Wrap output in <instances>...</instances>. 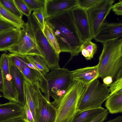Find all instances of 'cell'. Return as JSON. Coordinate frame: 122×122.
Returning a JSON list of instances; mask_svg holds the SVG:
<instances>
[{"mask_svg": "<svg viewBox=\"0 0 122 122\" xmlns=\"http://www.w3.org/2000/svg\"><path fill=\"white\" fill-rule=\"evenodd\" d=\"M45 20L53 31L61 52L71 54L68 62L78 55L83 42L74 24L71 10L56 15Z\"/></svg>", "mask_w": 122, "mask_h": 122, "instance_id": "1", "label": "cell"}, {"mask_svg": "<svg viewBox=\"0 0 122 122\" xmlns=\"http://www.w3.org/2000/svg\"><path fill=\"white\" fill-rule=\"evenodd\" d=\"M103 45L97 64L98 78L109 76L114 80L122 77V39L110 41Z\"/></svg>", "mask_w": 122, "mask_h": 122, "instance_id": "2", "label": "cell"}, {"mask_svg": "<svg viewBox=\"0 0 122 122\" xmlns=\"http://www.w3.org/2000/svg\"><path fill=\"white\" fill-rule=\"evenodd\" d=\"M84 86L73 80L64 93L51 103L56 111L55 122H70L77 111L78 103Z\"/></svg>", "mask_w": 122, "mask_h": 122, "instance_id": "3", "label": "cell"}, {"mask_svg": "<svg viewBox=\"0 0 122 122\" xmlns=\"http://www.w3.org/2000/svg\"><path fill=\"white\" fill-rule=\"evenodd\" d=\"M72 71L67 68L55 69L39 80V87L45 97L50 102V96L54 100L64 94L73 81Z\"/></svg>", "mask_w": 122, "mask_h": 122, "instance_id": "4", "label": "cell"}, {"mask_svg": "<svg viewBox=\"0 0 122 122\" xmlns=\"http://www.w3.org/2000/svg\"><path fill=\"white\" fill-rule=\"evenodd\" d=\"M110 94L109 88L97 79L85 86L79 99L77 111L101 107Z\"/></svg>", "mask_w": 122, "mask_h": 122, "instance_id": "5", "label": "cell"}, {"mask_svg": "<svg viewBox=\"0 0 122 122\" xmlns=\"http://www.w3.org/2000/svg\"><path fill=\"white\" fill-rule=\"evenodd\" d=\"M28 18L36 43L48 67L51 71L60 67L59 65V54L48 41L42 28L32 14L31 13Z\"/></svg>", "mask_w": 122, "mask_h": 122, "instance_id": "6", "label": "cell"}, {"mask_svg": "<svg viewBox=\"0 0 122 122\" xmlns=\"http://www.w3.org/2000/svg\"><path fill=\"white\" fill-rule=\"evenodd\" d=\"M10 52L22 55L43 56L36 41L31 26L28 20L21 29L20 41L18 43L8 50Z\"/></svg>", "mask_w": 122, "mask_h": 122, "instance_id": "7", "label": "cell"}, {"mask_svg": "<svg viewBox=\"0 0 122 122\" xmlns=\"http://www.w3.org/2000/svg\"><path fill=\"white\" fill-rule=\"evenodd\" d=\"M115 1V0H101L87 11L93 39L109 14Z\"/></svg>", "mask_w": 122, "mask_h": 122, "instance_id": "8", "label": "cell"}, {"mask_svg": "<svg viewBox=\"0 0 122 122\" xmlns=\"http://www.w3.org/2000/svg\"><path fill=\"white\" fill-rule=\"evenodd\" d=\"M34 98L37 122H55L56 110L51 102L41 93L39 81L36 83Z\"/></svg>", "mask_w": 122, "mask_h": 122, "instance_id": "9", "label": "cell"}, {"mask_svg": "<svg viewBox=\"0 0 122 122\" xmlns=\"http://www.w3.org/2000/svg\"><path fill=\"white\" fill-rule=\"evenodd\" d=\"M0 67L3 78V97L10 102H17L18 93L10 72L8 55L5 53L1 55L0 58Z\"/></svg>", "mask_w": 122, "mask_h": 122, "instance_id": "10", "label": "cell"}, {"mask_svg": "<svg viewBox=\"0 0 122 122\" xmlns=\"http://www.w3.org/2000/svg\"><path fill=\"white\" fill-rule=\"evenodd\" d=\"M74 22L83 42L93 39L87 11L77 6L71 10Z\"/></svg>", "mask_w": 122, "mask_h": 122, "instance_id": "11", "label": "cell"}, {"mask_svg": "<svg viewBox=\"0 0 122 122\" xmlns=\"http://www.w3.org/2000/svg\"><path fill=\"white\" fill-rule=\"evenodd\" d=\"M122 36V22L110 23L104 21L94 39L103 44L107 41L120 39Z\"/></svg>", "mask_w": 122, "mask_h": 122, "instance_id": "12", "label": "cell"}, {"mask_svg": "<svg viewBox=\"0 0 122 122\" xmlns=\"http://www.w3.org/2000/svg\"><path fill=\"white\" fill-rule=\"evenodd\" d=\"M77 6V0H45V20Z\"/></svg>", "mask_w": 122, "mask_h": 122, "instance_id": "13", "label": "cell"}, {"mask_svg": "<svg viewBox=\"0 0 122 122\" xmlns=\"http://www.w3.org/2000/svg\"><path fill=\"white\" fill-rule=\"evenodd\" d=\"M23 107L17 102H10L0 104V122L22 117Z\"/></svg>", "mask_w": 122, "mask_h": 122, "instance_id": "14", "label": "cell"}, {"mask_svg": "<svg viewBox=\"0 0 122 122\" xmlns=\"http://www.w3.org/2000/svg\"><path fill=\"white\" fill-rule=\"evenodd\" d=\"M72 71V79L79 82L85 86L98 78L97 65L79 68Z\"/></svg>", "mask_w": 122, "mask_h": 122, "instance_id": "15", "label": "cell"}, {"mask_svg": "<svg viewBox=\"0 0 122 122\" xmlns=\"http://www.w3.org/2000/svg\"><path fill=\"white\" fill-rule=\"evenodd\" d=\"M21 29L15 28L0 33V51H6L20 41Z\"/></svg>", "mask_w": 122, "mask_h": 122, "instance_id": "16", "label": "cell"}, {"mask_svg": "<svg viewBox=\"0 0 122 122\" xmlns=\"http://www.w3.org/2000/svg\"><path fill=\"white\" fill-rule=\"evenodd\" d=\"M9 61L10 72L18 94L17 103L23 107L26 103L24 91L25 79L20 70Z\"/></svg>", "mask_w": 122, "mask_h": 122, "instance_id": "17", "label": "cell"}, {"mask_svg": "<svg viewBox=\"0 0 122 122\" xmlns=\"http://www.w3.org/2000/svg\"><path fill=\"white\" fill-rule=\"evenodd\" d=\"M105 109L100 108L77 111L70 122H89L104 111Z\"/></svg>", "mask_w": 122, "mask_h": 122, "instance_id": "18", "label": "cell"}, {"mask_svg": "<svg viewBox=\"0 0 122 122\" xmlns=\"http://www.w3.org/2000/svg\"><path fill=\"white\" fill-rule=\"evenodd\" d=\"M36 82L31 84L25 79L24 82V91L26 102L32 114L35 122H37L34 98Z\"/></svg>", "mask_w": 122, "mask_h": 122, "instance_id": "19", "label": "cell"}, {"mask_svg": "<svg viewBox=\"0 0 122 122\" xmlns=\"http://www.w3.org/2000/svg\"><path fill=\"white\" fill-rule=\"evenodd\" d=\"M105 106L112 114L122 112V93L116 92L110 94L106 100Z\"/></svg>", "mask_w": 122, "mask_h": 122, "instance_id": "20", "label": "cell"}, {"mask_svg": "<svg viewBox=\"0 0 122 122\" xmlns=\"http://www.w3.org/2000/svg\"><path fill=\"white\" fill-rule=\"evenodd\" d=\"M26 56H21L22 73L26 80L33 84L39 81L43 76L38 71L28 66L26 63Z\"/></svg>", "mask_w": 122, "mask_h": 122, "instance_id": "21", "label": "cell"}, {"mask_svg": "<svg viewBox=\"0 0 122 122\" xmlns=\"http://www.w3.org/2000/svg\"><path fill=\"white\" fill-rule=\"evenodd\" d=\"M0 17L20 29L23 28L25 23L24 20L14 15L0 2Z\"/></svg>", "mask_w": 122, "mask_h": 122, "instance_id": "22", "label": "cell"}, {"mask_svg": "<svg viewBox=\"0 0 122 122\" xmlns=\"http://www.w3.org/2000/svg\"><path fill=\"white\" fill-rule=\"evenodd\" d=\"M97 50V44L91 40H89L83 42L80 48L81 54L87 60H91L93 57Z\"/></svg>", "mask_w": 122, "mask_h": 122, "instance_id": "23", "label": "cell"}, {"mask_svg": "<svg viewBox=\"0 0 122 122\" xmlns=\"http://www.w3.org/2000/svg\"><path fill=\"white\" fill-rule=\"evenodd\" d=\"M27 61L40 70L44 76L48 73L50 69L43 58L38 56L26 55Z\"/></svg>", "mask_w": 122, "mask_h": 122, "instance_id": "24", "label": "cell"}, {"mask_svg": "<svg viewBox=\"0 0 122 122\" xmlns=\"http://www.w3.org/2000/svg\"><path fill=\"white\" fill-rule=\"evenodd\" d=\"M42 30L50 45L57 53L59 54L61 52L57 40L51 28L46 20Z\"/></svg>", "mask_w": 122, "mask_h": 122, "instance_id": "25", "label": "cell"}, {"mask_svg": "<svg viewBox=\"0 0 122 122\" xmlns=\"http://www.w3.org/2000/svg\"><path fill=\"white\" fill-rule=\"evenodd\" d=\"M0 2L14 15L19 18L22 19L23 14L18 8L14 0H0Z\"/></svg>", "mask_w": 122, "mask_h": 122, "instance_id": "26", "label": "cell"}, {"mask_svg": "<svg viewBox=\"0 0 122 122\" xmlns=\"http://www.w3.org/2000/svg\"><path fill=\"white\" fill-rule=\"evenodd\" d=\"M32 11L44 9L45 0H23Z\"/></svg>", "mask_w": 122, "mask_h": 122, "instance_id": "27", "label": "cell"}, {"mask_svg": "<svg viewBox=\"0 0 122 122\" xmlns=\"http://www.w3.org/2000/svg\"><path fill=\"white\" fill-rule=\"evenodd\" d=\"M21 56L20 54L15 53H12L8 55L10 61L22 73Z\"/></svg>", "mask_w": 122, "mask_h": 122, "instance_id": "28", "label": "cell"}, {"mask_svg": "<svg viewBox=\"0 0 122 122\" xmlns=\"http://www.w3.org/2000/svg\"><path fill=\"white\" fill-rule=\"evenodd\" d=\"M101 0H77L78 6L87 11Z\"/></svg>", "mask_w": 122, "mask_h": 122, "instance_id": "29", "label": "cell"}, {"mask_svg": "<svg viewBox=\"0 0 122 122\" xmlns=\"http://www.w3.org/2000/svg\"><path fill=\"white\" fill-rule=\"evenodd\" d=\"M109 87L110 94L116 92L122 93V77L116 79Z\"/></svg>", "mask_w": 122, "mask_h": 122, "instance_id": "30", "label": "cell"}, {"mask_svg": "<svg viewBox=\"0 0 122 122\" xmlns=\"http://www.w3.org/2000/svg\"><path fill=\"white\" fill-rule=\"evenodd\" d=\"M20 12L28 17L31 13V11L29 9L28 6L23 0H14Z\"/></svg>", "mask_w": 122, "mask_h": 122, "instance_id": "31", "label": "cell"}, {"mask_svg": "<svg viewBox=\"0 0 122 122\" xmlns=\"http://www.w3.org/2000/svg\"><path fill=\"white\" fill-rule=\"evenodd\" d=\"M32 14L42 29L44 25L45 21L44 9L34 11Z\"/></svg>", "mask_w": 122, "mask_h": 122, "instance_id": "32", "label": "cell"}, {"mask_svg": "<svg viewBox=\"0 0 122 122\" xmlns=\"http://www.w3.org/2000/svg\"><path fill=\"white\" fill-rule=\"evenodd\" d=\"M23 107V113L22 118L30 122H35L32 114L26 102Z\"/></svg>", "mask_w": 122, "mask_h": 122, "instance_id": "33", "label": "cell"}, {"mask_svg": "<svg viewBox=\"0 0 122 122\" xmlns=\"http://www.w3.org/2000/svg\"><path fill=\"white\" fill-rule=\"evenodd\" d=\"M15 28L17 27L14 25L0 17V33Z\"/></svg>", "mask_w": 122, "mask_h": 122, "instance_id": "34", "label": "cell"}, {"mask_svg": "<svg viewBox=\"0 0 122 122\" xmlns=\"http://www.w3.org/2000/svg\"><path fill=\"white\" fill-rule=\"evenodd\" d=\"M109 113L108 111L106 109L103 111L98 116L89 122H102L107 118Z\"/></svg>", "mask_w": 122, "mask_h": 122, "instance_id": "35", "label": "cell"}, {"mask_svg": "<svg viewBox=\"0 0 122 122\" xmlns=\"http://www.w3.org/2000/svg\"><path fill=\"white\" fill-rule=\"evenodd\" d=\"M115 14L118 15H122V1L120 0L118 2L113 5L112 9Z\"/></svg>", "mask_w": 122, "mask_h": 122, "instance_id": "36", "label": "cell"}, {"mask_svg": "<svg viewBox=\"0 0 122 122\" xmlns=\"http://www.w3.org/2000/svg\"><path fill=\"white\" fill-rule=\"evenodd\" d=\"M103 84L106 87H109L110 85L113 82L112 78L110 76H107L104 78L103 79Z\"/></svg>", "mask_w": 122, "mask_h": 122, "instance_id": "37", "label": "cell"}, {"mask_svg": "<svg viewBox=\"0 0 122 122\" xmlns=\"http://www.w3.org/2000/svg\"><path fill=\"white\" fill-rule=\"evenodd\" d=\"M26 63L27 65L30 68L36 70L39 72L42 76L43 77V76L41 71L38 69L32 63L29 62L27 61L26 58Z\"/></svg>", "mask_w": 122, "mask_h": 122, "instance_id": "38", "label": "cell"}, {"mask_svg": "<svg viewBox=\"0 0 122 122\" xmlns=\"http://www.w3.org/2000/svg\"><path fill=\"white\" fill-rule=\"evenodd\" d=\"M4 122H26L22 117L10 120Z\"/></svg>", "mask_w": 122, "mask_h": 122, "instance_id": "39", "label": "cell"}, {"mask_svg": "<svg viewBox=\"0 0 122 122\" xmlns=\"http://www.w3.org/2000/svg\"><path fill=\"white\" fill-rule=\"evenodd\" d=\"M105 122H122V117L119 116L115 119L110 120Z\"/></svg>", "mask_w": 122, "mask_h": 122, "instance_id": "40", "label": "cell"}, {"mask_svg": "<svg viewBox=\"0 0 122 122\" xmlns=\"http://www.w3.org/2000/svg\"><path fill=\"white\" fill-rule=\"evenodd\" d=\"M3 88V84L2 74L0 67V92H2Z\"/></svg>", "mask_w": 122, "mask_h": 122, "instance_id": "41", "label": "cell"}, {"mask_svg": "<svg viewBox=\"0 0 122 122\" xmlns=\"http://www.w3.org/2000/svg\"><path fill=\"white\" fill-rule=\"evenodd\" d=\"M24 120L26 122H30L28 121L27 120H26L24 119Z\"/></svg>", "mask_w": 122, "mask_h": 122, "instance_id": "42", "label": "cell"}]
</instances>
